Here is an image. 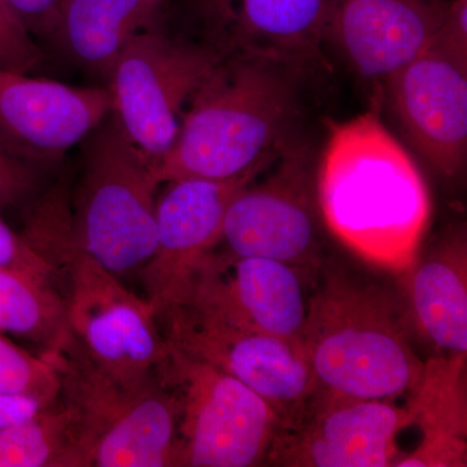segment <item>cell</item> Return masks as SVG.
<instances>
[{
  "mask_svg": "<svg viewBox=\"0 0 467 467\" xmlns=\"http://www.w3.org/2000/svg\"><path fill=\"white\" fill-rule=\"evenodd\" d=\"M0 333L58 352L72 339L67 299L52 282L0 269Z\"/></svg>",
  "mask_w": 467,
  "mask_h": 467,
  "instance_id": "21",
  "label": "cell"
},
{
  "mask_svg": "<svg viewBox=\"0 0 467 467\" xmlns=\"http://www.w3.org/2000/svg\"><path fill=\"white\" fill-rule=\"evenodd\" d=\"M24 236L69 282L70 333L88 358L124 383H143L158 373L167 340L149 301L77 244L72 214L61 193H51L27 214Z\"/></svg>",
  "mask_w": 467,
  "mask_h": 467,
  "instance_id": "4",
  "label": "cell"
},
{
  "mask_svg": "<svg viewBox=\"0 0 467 467\" xmlns=\"http://www.w3.org/2000/svg\"><path fill=\"white\" fill-rule=\"evenodd\" d=\"M265 173L234 198L220 245L232 256L281 261L318 273L324 257L308 150L288 143Z\"/></svg>",
  "mask_w": 467,
  "mask_h": 467,
  "instance_id": "10",
  "label": "cell"
},
{
  "mask_svg": "<svg viewBox=\"0 0 467 467\" xmlns=\"http://www.w3.org/2000/svg\"><path fill=\"white\" fill-rule=\"evenodd\" d=\"M316 198L328 232L365 263L398 275L416 263L431 199L416 162L376 112L331 128Z\"/></svg>",
  "mask_w": 467,
  "mask_h": 467,
  "instance_id": "1",
  "label": "cell"
},
{
  "mask_svg": "<svg viewBox=\"0 0 467 467\" xmlns=\"http://www.w3.org/2000/svg\"><path fill=\"white\" fill-rule=\"evenodd\" d=\"M33 36L52 39L64 0H7Z\"/></svg>",
  "mask_w": 467,
  "mask_h": 467,
  "instance_id": "27",
  "label": "cell"
},
{
  "mask_svg": "<svg viewBox=\"0 0 467 467\" xmlns=\"http://www.w3.org/2000/svg\"><path fill=\"white\" fill-rule=\"evenodd\" d=\"M60 396L75 410L82 467H171L178 405L158 374L124 383L98 368L75 337L51 353Z\"/></svg>",
  "mask_w": 467,
  "mask_h": 467,
  "instance_id": "5",
  "label": "cell"
},
{
  "mask_svg": "<svg viewBox=\"0 0 467 467\" xmlns=\"http://www.w3.org/2000/svg\"><path fill=\"white\" fill-rule=\"evenodd\" d=\"M162 335L186 355L202 359L257 393L290 429L315 395L312 368L301 344L198 308L177 304L158 317Z\"/></svg>",
  "mask_w": 467,
  "mask_h": 467,
  "instance_id": "9",
  "label": "cell"
},
{
  "mask_svg": "<svg viewBox=\"0 0 467 467\" xmlns=\"http://www.w3.org/2000/svg\"><path fill=\"white\" fill-rule=\"evenodd\" d=\"M294 67L223 55L184 110L173 146L153 168L159 184L226 180L270 164L290 143Z\"/></svg>",
  "mask_w": 467,
  "mask_h": 467,
  "instance_id": "3",
  "label": "cell"
},
{
  "mask_svg": "<svg viewBox=\"0 0 467 467\" xmlns=\"http://www.w3.org/2000/svg\"><path fill=\"white\" fill-rule=\"evenodd\" d=\"M420 444L396 467L467 466L466 356H434L408 396Z\"/></svg>",
  "mask_w": 467,
  "mask_h": 467,
  "instance_id": "19",
  "label": "cell"
},
{
  "mask_svg": "<svg viewBox=\"0 0 467 467\" xmlns=\"http://www.w3.org/2000/svg\"><path fill=\"white\" fill-rule=\"evenodd\" d=\"M0 269L12 270L23 275L52 282L58 269L47 257L27 241L23 234L15 232L0 217Z\"/></svg>",
  "mask_w": 467,
  "mask_h": 467,
  "instance_id": "25",
  "label": "cell"
},
{
  "mask_svg": "<svg viewBox=\"0 0 467 467\" xmlns=\"http://www.w3.org/2000/svg\"><path fill=\"white\" fill-rule=\"evenodd\" d=\"M0 467H82L76 413L60 395L0 430Z\"/></svg>",
  "mask_w": 467,
  "mask_h": 467,
  "instance_id": "22",
  "label": "cell"
},
{
  "mask_svg": "<svg viewBox=\"0 0 467 467\" xmlns=\"http://www.w3.org/2000/svg\"><path fill=\"white\" fill-rule=\"evenodd\" d=\"M399 299L410 333L435 356L467 353V242L451 230L399 275Z\"/></svg>",
  "mask_w": 467,
  "mask_h": 467,
  "instance_id": "18",
  "label": "cell"
},
{
  "mask_svg": "<svg viewBox=\"0 0 467 467\" xmlns=\"http://www.w3.org/2000/svg\"><path fill=\"white\" fill-rule=\"evenodd\" d=\"M36 186V168L12 155L0 142V213L26 202Z\"/></svg>",
  "mask_w": 467,
  "mask_h": 467,
  "instance_id": "26",
  "label": "cell"
},
{
  "mask_svg": "<svg viewBox=\"0 0 467 467\" xmlns=\"http://www.w3.org/2000/svg\"><path fill=\"white\" fill-rule=\"evenodd\" d=\"M164 0H64L51 41L107 79L129 42L150 29Z\"/></svg>",
  "mask_w": 467,
  "mask_h": 467,
  "instance_id": "20",
  "label": "cell"
},
{
  "mask_svg": "<svg viewBox=\"0 0 467 467\" xmlns=\"http://www.w3.org/2000/svg\"><path fill=\"white\" fill-rule=\"evenodd\" d=\"M156 374L178 405L174 466L266 463L282 422L257 393L225 371L186 355L168 340L167 355Z\"/></svg>",
  "mask_w": 467,
  "mask_h": 467,
  "instance_id": "7",
  "label": "cell"
},
{
  "mask_svg": "<svg viewBox=\"0 0 467 467\" xmlns=\"http://www.w3.org/2000/svg\"><path fill=\"white\" fill-rule=\"evenodd\" d=\"M301 346L317 401L408 398L425 365L398 294L337 267L316 281Z\"/></svg>",
  "mask_w": 467,
  "mask_h": 467,
  "instance_id": "2",
  "label": "cell"
},
{
  "mask_svg": "<svg viewBox=\"0 0 467 467\" xmlns=\"http://www.w3.org/2000/svg\"><path fill=\"white\" fill-rule=\"evenodd\" d=\"M450 3L439 0H330L327 39L359 75L387 81L438 38Z\"/></svg>",
  "mask_w": 467,
  "mask_h": 467,
  "instance_id": "17",
  "label": "cell"
},
{
  "mask_svg": "<svg viewBox=\"0 0 467 467\" xmlns=\"http://www.w3.org/2000/svg\"><path fill=\"white\" fill-rule=\"evenodd\" d=\"M42 407L45 405L34 399L0 395V430L27 420Z\"/></svg>",
  "mask_w": 467,
  "mask_h": 467,
  "instance_id": "28",
  "label": "cell"
},
{
  "mask_svg": "<svg viewBox=\"0 0 467 467\" xmlns=\"http://www.w3.org/2000/svg\"><path fill=\"white\" fill-rule=\"evenodd\" d=\"M413 426L396 401L310 400L299 422L276 432L266 463L290 467H386L402 456L398 436Z\"/></svg>",
  "mask_w": 467,
  "mask_h": 467,
  "instance_id": "13",
  "label": "cell"
},
{
  "mask_svg": "<svg viewBox=\"0 0 467 467\" xmlns=\"http://www.w3.org/2000/svg\"><path fill=\"white\" fill-rule=\"evenodd\" d=\"M317 275L281 261L236 257L216 248L196 267L178 304L301 344Z\"/></svg>",
  "mask_w": 467,
  "mask_h": 467,
  "instance_id": "11",
  "label": "cell"
},
{
  "mask_svg": "<svg viewBox=\"0 0 467 467\" xmlns=\"http://www.w3.org/2000/svg\"><path fill=\"white\" fill-rule=\"evenodd\" d=\"M82 144L72 214L77 244L113 275L140 269L156 248L152 164L109 113Z\"/></svg>",
  "mask_w": 467,
  "mask_h": 467,
  "instance_id": "6",
  "label": "cell"
},
{
  "mask_svg": "<svg viewBox=\"0 0 467 467\" xmlns=\"http://www.w3.org/2000/svg\"><path fill=\"white\" fill-rule=\"evenodd\" d=\"M110 109L107 88L0 72V142L34 168L84 142Z\"/></svg>",
  "mask_w": 467,
  "mask_h": 467,
  "instance_id": "15",
  "label": "cell"
},
{
  "mask_svg": "<svg viewBox=\"0 0 467 467\" xmlns=\"http://www.w3.org/2000/svg\"><path fill=\"white\" fill-rule=\"evenodd\" d=\"M223 55L147 29L117 57L107 90L110 113L155 168L173 146L187 104Z\"/></svg>",
  "mask_w": 467,
  "mask_h": 467,
  "instance_id": "8",
  "label": "cell"
},
{
  "mask_svg": "<svg viewBox=\"0 0 467 467\" xmlns=\"http://www.w3.org/2000/svg\"><path fill=\"white\" fill-rule=\"evenodd\" d=\"M42 55L7 0H0V72L30 75L41 63Z\"/></svg>",
  "mask_w": 467,
  "mask_h": 467,
  "instance_id": "24",
  "label": "cell"
},
{
  "mask_svg": "<svg viewBox=\"0 0 467 467\" xmlns=\"http://www.w3.org/2000/svg\"><path fill=\"white\" fill-rule=\"evenodd\" d=\"M60 389V376L50 356L36 358L0 335V395L48 405L57 400Z\"/></svg>",
  "mask_w": 467,
  "mask_h": 467,
  "instance_id": "23",
  "label": "cell"
},
{
  "mask_svg": "<svg viewBox=\"0 0 467 467\" xmlns=\"http://www.w3.org/2000/svg\"><path fill=\"white\" fill-rule=\"evenodd\" d=\"M270 164L226 180L182 178L167 182L156 199V248L140 269L144 299L156 317L182 299L196 267L220 245L234 198Z\"/></svg>",
  "mask_w": 467,
  "mask_h": 467,
  "instance_id": "12",
  "label": "cell"
},
{
  "mask_svg": "<svg viewBox=\"0 0 467 467\" xmlns=\"http://www.w3.org/2000/svg\"><path fill=\"white\" fill-rule=\"evenodd\" d=\"M386 84L414 149L439 173L459 174L467 150L466 58L438 36Z\"/></svg>",
  "mask_w": 467,
  "mask_h": 467,
  "instance_id": "14",
  "label": "cell"
},
{
  "mask_svg": "<svg viewBox=\"0 0 467 467\" xmlns=\"http://www.w3.org/2000/svg\"><path fill=\"white\" fill-rule=\"evenodd\" d=\"M211 47L303 66L327 42L330 0H189Z\"/></svg>",
  "mask_w": 467,
  "mask_h": 467,
  "instance_id": "16",
  "label": "cell"
}]
</instances>
